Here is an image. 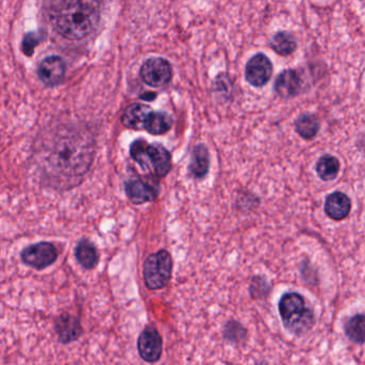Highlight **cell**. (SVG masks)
<instances>
[{"mask_svg":"<svg viewBox=\"0 0 365 365\" xmlns=\"http://www.w3.org/2000/svg\"><path fill=\"white\" fill-rule=\"evenodd\" d=\"M93 159V143L78 133L57 134L52 146L43 158L44 168L56 180L71 181L82 178L91 168Z\"/></svg>","mask_w":365,"mask_h":365,"instance_id":"obj_1","label":"cell"},{"mask_svg":"<svg viewBox=\"0 0 365 365\" xmlns=\"http://www.w3.org/2000/svg\"><path fill=\"white\" fill-rule=\"evenodd\" d=\"M48 20L53 29L70 40L91 35L101 18L100 0H51Z\"/></svg>","mask_w":365,"mask_h":365,"instance_id":"obj_2","label":"cell"},{"mask_svg":"<svg viewBox=\"0 0 365 365\" xmlns=\"http://www.w3.org/2000/svg\"><path fill=\"white\" fill-rule=\"evenodd\" d=\"M130 155L145 172L158 178H165L172 170V155L159 143L150 144L143 138L134 140L130 146Z\"/></svg>","mask_w":365,"mask_h":365,"instance_id":"obj_3","label":"cell"},{"mask_svg":"<svg viewBox=\"0 0 365 365\" xmlns=\"http://www.w3.org/2000/svg\"><path fill=\"white\" fill-rule=\"evenodd\" d=\"M279 312L284 326L289 332L302 335L309 332L314 324V313L305 299L297 292L283 294L279 302Z\"/></svg>","mask_w":365,"mask_h":365,"instance_id":"obj_4","label":"cell"},{"mask_svg":"<svg viewBox=\"0 0 365 365\" xmlns=\"http://www.w3.org/2000/svg\"><path fill=\"white\" fill-rule=\"evenodd\" d=\"M172 273L173 258L166 250H160L145 260L143 275L148 289L159 290L168 286L172 279Z\"/></svg>","mask_w":365,"mask_h":365,"instance_id":"obj_5","label":"cell"},{"mask_svg":"<svg viewBox=\"0 0 365 365\" xmlns=\"http://www.w3.org/2000/svg\"><path fill=\"white\" fill-rule=\"evenodd\" d=\"M57 258H58V250L53 243L46 242V241L29 245L21 252L22 262L36 270H43L52 266Z\"/></svg>","mask_w":365,"mask_h":365,"instance_id":"obj_6","label":"cell"},{"mask_svg":"<svg viewBox=\"0 0 365 365\" xmlns=\"http://www.w3.org/2000/svg\"><path fill=\"white\" fill-rule=\"evenodd\" d=\"M172 66L166 59L150 58L142 66L140 78L151 87H163L172 80Z\"/></svg>","mask_w":365,"mask_h":365,"instance_id":"obj_7","label":"cell"},{"mask_svg":"<svg viewBox=\"0 0 365 365\" xmlns=\"http://www.w3.org/2000/svg\"><path fill=\"white\" fill-rule=\"evenodd\" d=\"M138 350L145 362L155 363L161 359L163 339L155 327L147 326L142 331L138 339Z\"/></svg>","mask_w":365,"mask_h":365,"instance_id":"obj_8","label":"cell"},{"mask_svg":"<svg viewBox=\"0 0 365 365\" xmlns=\"http://www.w3.org/2000/svg\"><path fill=\"white\" fill-rule=\"evenodd\" d=\"M273 67L270 59L264 54H257L245 66V78L254 87H262L270 81Z\"/></svg>","mask_w":365,"mask_h":365,"instance_id":"obj_9","label":"cell"},{"mask_svg":"<svg viewBox=\"0 0 365 365\" xmlns=\"http://www.w3.org/2000/svg\"><path fill=\"white\" fill-rule=\"evenodd\" d=\"M125 192L132 204L142 205L155 202L159 195V187L138 176L125 181Z\"/></svg>","mask_w":365,"mask_h":365,"instance_id":"obj_10","label":"cell"},{"mask_svg":"<svg viewBox=\"0 0 365 365\" xmlns=\"http://www.w3.org/2000/svg\"><path fill=\"white\" fill-rule=\"evenodd\" d=\"M65 74V61L58 56L46 57L38 68V76L46 86L55 87L61 84Z\"/></svg>","mask_w":365,"mask_h":365,"instance_id":"obj_11","label":"cell"},{"mask_svg":"<svg viewBox=\"0 0 365 365\" xmlns=\"http://www.w3.org/2000/svg\"><path fill=\"white\" fill-rule=\"evenodd\" d=\"M55 331L59 341L63 344H69L80 339L83 334V328L81 326L80 320L76 316L70 314H63V315L57 317L55 322Z\"/></svg>","mask_w":365,"mask_h":365,"instance_id":"obj_12","label":"cell"},{"mask_svg":"<svg viewBox=\"0 0 365 365\" xmlns=\"http://www.w3.org/2000/svg\"><path fill=\"white\" fill-rule=\"evenodd\" d=\"M302 89V81L296 70H285L279 74L274 83V91L283 99L296 97Z\"/></svg>","mask_w":365,"mask_h":365,"instance_id":"obj_13","label":"cell"},{"mask_svg":"<svg viewBox=\"0 0 365 365\" xmlns=\"http://www.w3.org/2000/svg\"><path fill=\"white\" fill-rule=\"evenodd\" d=\"M150 106L146 104L134 103L128 106L121 117V123L128 129L145 130L147 121L150 116Z\"/></svg>","mask_w":365,"mask_h":365,"instance_id":"obj_14","label":"cell"},{"mask_svg":"<svg viewBox=\"0 0 365 365\" xmlns=\"http://www.w3.org/2000/svg\"><path fill=\"white\" fill-rule=\"evenodd\" d=\"M350 210H351L350 198L341 192H333L327 197L324 202V211L327 215L334 221L346 219Z\"/></svg>","mask_w":365,"mask_h":365,"instance_id":"obj_15","label":"cell"},{"mask_svg":"<svg viewBox=\"0 0 365 365\" xmlns=\"http://www.w3.org/2000/svg\"><path fill=\"white\" fill-rule=\"evenodd\" d=\"M210 168V155L205 145H197L192 151L190 162V174L196 179H202L207 176Z\"/></svg>","mask_w":365,"mask_h":365,"instance_id":"obj_16","label":"cell"},{"mask_svg":"<svg viewBox=\"0 0 365 365\" xmlns=\"http://www.w3.org/2000/svg\"><path fill=\"white\" fill-rule=\"evenodd\" d=\"M74 253L78 264L86 270H93L98 266L100 258L99 252L95 243L91 242L88 239H82L78 241Z\"/></svg>","mask_w":365,"mask_h":365,"instance_id":"obj_17","label":"cell"},{"mask_svg":"<svg viewBox=\"0 0 365 365\" xmlns=\"http://www.w3.org/2000/svg\"><path fill=\"white\" fill-rule=\"evenodd\" d=\"M344 330H345L346 336L352 343L358 345L365 343V314H356L350 317L346 322Z\"/></svg>","mask_w":365,"mask_h":365,"instance_id":"obj_18","label":"cell"},{"mask_svg":"<svg viewBox=\"0 0 365 365\" xmlns=\"http://www.w3.org/2000/svg\"><path fill=\"white\" fill-rule=\"evenodd\" d=\"M172 125L173 118L168 113L151 112L145 130L153 135H162L168 133Z\"/></svg>","mask_w":365,"mask_h":365,"instance_id":"obj_19","label":"cell"},{"mask_svg":"<svg viewBox=\"0 0 365 365\" xmlns=\"http://www.w3.org/2000/svg\"><path fill=\"white\" fill-rule=\"evenodd\" d=\"M339 168H341V164L336 158L330 155H324L318 160L317 164H316V172L322 180L330 181L336 178Z\"/></svg>","mask_w":365,"mask_h":365,"instance_id":"obj_20","label":"cell"},{"mask_svg":"<svg viewBox=\"0 0 365 365\" xmlns=\"http://www.w3.org/2000/svg\"><path fill=\"white\" fill-rule=\"evenodd\" d=\"M271 48L281 56H288L296 51L297 42L292 34L279 31L270 42Z\"/></svg>","mask_w":365,"mask_h":365,"instance_id":"obj_21","label":"cell"},{"mask_svg":"<svg viewBox=\"0 0 365 365\" xmlns=\"http://www.w3.org/2000/svg\"><path fill=\"white\" fill-rule=\"evenodd\" d=\"M320 123L312 114L301 115L296 121V131L304 140H312L319 132Z\"/></svg>","mask_w":365,"mask_h":365,"instance_id":"obj_22","label":"cell"},{"mask_svg":"<svg viewBox=\"0 0 365 365\" xmlns=\"http://www.w3.org/2000/svg\"><path fill=\"white\" fill-rule=\"evenodd\" d=\"M223 334L226 341L237 344L245 339L247 331L239 322H228L224 327Z\"/></svg>","mask_w":365,"mask_h":365,"instance_id":"obj_23","label":"cell"},{"mask_svg":"<svg viewBox=\"0 0 365 365\" xmlns=\"http://www.w3.org/2000/svg\"><path fill=\"white\" fill-rule=\"evenodd\" d=\"M40 41H41V38L37 34L31 33L25 36L24 40H23V52H24V54L31 56Z\"/></svg>","mask_w":365,"mask_h":365,"instance_id":"obj_24","label":"cell"}]
</instances>
